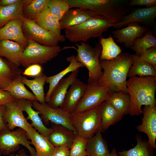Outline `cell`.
I'll return each instance as SVG.
<instances>
[{"instance_id":"obj_1","label":"cell","mask_w":156,"mask_h":156,"mask_svg":"<svg viewBox=\"0 0 156 156\" xmlns=\"http://www.w3.org/2000/svg\"><path fill=\"white\" fill-rule=\"evenodd\" d=\"M133 59V55L125 53L112 60H100L102 72L98 83L108 87L114 92L128 93L127 78Z\"/></svg>"},{"instance_id":"obj_2","label":"cell","mask_w":156,"mask_h":156,"mask_svg":"<svg viewBox=\"0 0 156 156\" xmlns=\"http://www.w3.org/2000/svg\"><path fill=\"white\" fill-rule=\"evenodd\" d=\"M127 86L131 99L129 114L131 116L141 114L142 105H156V77H131L127 81Z\"/></svg>"},{"instance_id":"obj_3","label":"cell","mask_w":156,"mask_h":156,"mask_svg":"<svg viewBox=\"0 0 156 156\" xmlns=\"http://www.w3.org/2000/svg\"><path fill=\"white\" fill-rule=\"evenodd\" d=\"M116 23L112 20L99 16L65 29L64 36L72 42H86L91 38L103 37V33Z\"/></svg>"},{"instance_id":"obj_4","label":"cell","mask_w":156,"mask_h":156,"mask_svg":"<svg viewBox=\"0 0 156 156\" xmlns=\"http://www.w3.org/2000/svg\"><path fill=\"white\" fill-rule=\"evenodd\" d=\"M75 44L77 48L74 47L72 48L77 51L76 59L85 66L88 71V83L97 82L102 72L100 59L102 50L101 45L99 43L92 47L84 42Z\"/></svg>"},{"instance_id":"obj_5","label":"cell","mask_w":156,"mask_h":156,"mask_svg":"<svg viewBox=\"0 0 156 156\" xmlns=\"http://www.w3.org/2000/svg\"><path fill=\"white\" fill-rule=\"evenodd\" d=\"M71 123L78 136L88 140L102 131L100 105L93 108L70 114Z\"/></svg>"},{"instance_id":"obj_6","label":"cell","mask_w":156,"mask_h":156,"mask_svg":"<svg viewBox=\"0 0 156 156\" xmlns=\"http://www.w3.org/2000/svg\"><path fill=\"white\" fill-rule=\"evenodd\" d=\"M28 40L20 61V65L27 68L33 64L47 63L59 55L62 51L58 45L49 47L38 44L31 40Z\"/></svg>"},{"instance_id":"obj_7","label":"cell","mask_w":156,"mask_h":156,"mask_svg":"<svg viewBox=\"0 0 156 156\" xmlns=\"http://www.w3.org/2000/svg\"><path fill=\"white\" fill-rule=\"evenodd\" d=\"M28 139L27 132L22 129L14 131L6 129L0 133V152L1 154L8 155L18 150L22 145L27 149L31 156H36L35 149L31 146Z\"/></svg>"},{"instance_id":"obj_8","label":"cell","mask_w":156,"mask_h":156,"mask_svg":"<svg viewBox=\"0 0 156 156\" xmlns=\"http://www.w3.org/2000/svg\"><path fill=\"white\" fill-rule=\"evenodd\" d=\"M22 30L24 36L28 40H31L45 46H57L60 42H64L66 39L64 36L54 34L40 26L34 20L25 18L23 20Z\"/></svg>"},{"instance_id":"obj_9","label":"cell","mask_w":156,"mask_h":156,"mask_svg":"<svg viewBox=\"0 0 156 156\" xmlns=\"http://www.w3.org/2000/svg\"><path fill=\"white\" fill-rule=\"evenodd\" d=\"M113 92L108 87L100 85L97 82L87 83L84 93L73 112L83 111L99 106L107 100Z\"/></svg>"},{"instance_id":"obj_10","label":"cell","mask_w":156,"mask_h":156,"mask_svg":"<svg viewBox=\"0 0 156 156\" xmlns=\"http://www.w3.org/2000/svg\"><path fill=\"white\" fill-rule=\"evenodd\" d=\"M32 103L33 108L39 112L45 121L62 125L77 133L71 123L70 114L63 109L53 108L47 103L41 104L37 101H33Z\"/></svg>"},{"instance_id":"obj_11","label":"cell","mask_w":156,"mask_h":156,"mask_svg":"<svg viewBox=\"0 0 156 156\" xmlns=\"http://www.w3.org/2000/svg\"><path fill=\"white\" fill-rule=\"evenodd\" d=\"M23 112L15 99L5 105L4 118L8 129L12 131L18 127L27 132L29 130L32 125L24 116Z\"/></svg>"},{"instance_id":"obj_12","label":"cell","mask_w":156,"mask_h":156,"mask_svg":"<svg viewBox=\"0 0 156 156\" xmlns=\"http://www.w3.org/2000/svg\"><path fill=\"white\" fill-rule=\"evenodd\" d=\"M142 123L136 127L139 132L146 133L153 149L156 148V105L144 106L142 110Z\"/></svg>"},{"instance_id":"obj_13","label":"cell","mask_w":156,"mask_h":156,"mask_svg":"<svg viewBox=\"0 0 156 156\" xmlns=\"http://www.w3.org/2000/svg\"><path fill=\"white\" fill-rule=\"evenodd\" d=\"M148 31L147 27L141 25L139 23H133L126 27L113 31L112 34L117 42L123 43L127 48H131L135 40L142 37Z\"/></svg>"},{"instance_id":"obj_14","label":"cell","mask_w":156,"mask_h":156,"mask_svg":"<svg viewBox=\"0 0 156 156\" xmlns=\"http://www.w3.org/2000/svg\"><path fill=\"white\" fill-rule=\"evenodd\" d=\"M156 17V6L135 10L124 16L121 21L114 23L112 27L120 29L133 23L146 24L153 23Z\"/></svg>"},{"instance_id":"obj_15","label":"cell","mask_w":156,"mask_h":156,"mask_svg":"<svg viewBox=\"0 0 156 156\" xmlns=\"http://www.w3.org/2000/svg\"><path fill=\"white\" fill-rule=\"evenodd\" d=\"M23 19L17 18L13 19L1 27L0 40H8L14 41L20 44L25 48L28 45V40L23 31Z\"/></svg>"},{"instance_id":"obj_16","label":"cell","mask_w":156,"mask_h":156,"mask_svg":"<svg viewBox=\"0 0 156 156\" xmlns=\"http://www.w3.org/2000/svg\"><path fill=\"white\" fill-rule=\"evenodd\" d=\"M79 69L71 72L66 77L62 79L53 90L49 101L47 103L54 108H60L64 102L69 87L77 78Z\"/></svg>"},{"instance_id":"obj_17","label":"cell","mask_w":156,"mask_h":156,"mask_svg":"<svg viewBox=\"0 0 156 156\" xmlns=\"http://www.w3.org/2000/svg\"><path fill=\"white\" fill-rule=\"evenodd\" d=\"M89 10L79 8L70 9L60 21L61 29L80 24L87 20L99 16Z\"/></svg>"},{"instance_id":"obj_18","label":"cell","mask_w":156,"mask_h":156,"mask_svg":"<svg viewBox=\"0 0 156 156\" xmlns=\"http://www.w3.org/2000/svg\"><path fill=\"white\" fill-rule=\"evenodd\" d=\"M87 87L77 78L73 82L68 90L61 108L70 114L73 113L83 96Z\"/></svg>"},{"instance_id":"obj_19","label":"cell","mask_w":156,"mask_h":156,"mask_svg":"<svg viewBox=\"0 0 156 156\" xmlns=\"http://www.w3.org/2000/svg\"><path fill=\"white\" fill-rule=\"evenodd\" d=\"M15 99L23 111L27 114L26 119L31 121L32 126L39 133L48 138L51 132V129L45 126L39 116V112L33 109L32 101L25 99Z\"/></svg>"},{"instance_id":"obj_20","label":"cell","mask_w":156,"mask_h":156,"mask_svg":"<svg viewBox=\"0 0 156 156\" xmlns=\"http://www.w3.org/2000/svg\"><path fill=\"white\" fill-rule=\"evenodd\" d=\"M31 144L34 146L36 156H51L55 146L48 137L39 133L32 126L27 132Z\"/></svg>"},{"instance_id":"obj_21","label":"cell","mask_w":156,"mask_h":156,"mask_svg":"<svg viewBox=\"0 0 156 156\" xmlns=\"http://www.w3.org/2000/svg\"><path fill=\"white\" fill-rule=\"evenodd\" d=\"M51 128V132L48 138L54 146L65 145L70 148L73 140L77 135V133L60 125L52 124Z\"/></svg>"},{"instance_id":"obj_22","label":"cell","mask_w":156,"mask_h":156,"mask_svg":"<svg viewBox=\"0 0 156 156\" xmlns=\"http://www.w3.org/2000/svg\"><path fill=\"white\" fill-rule=\"evenodd\" d=\"M25 49L16 42L8 40H0V57H5L10 62L19 66Z\"/></svg>"},{"instance_id":"obj_23","label":"cell","mask_w":156,"mask_h":156,"mask_svg":"<svg viewBox=\"0 0 156 156\" xmlns=\"http://www.w3.org/2000/svg\"><path fill=\"white\" fill-rule=\"evenodd\" d=\"M19 66L0 57V89L4 90L19 75L23 69Z\"/></svg>"},{"instance_id":"obj_24","label":"cell","mask_w":156,"mask_h":156,"mask_svg":"<svg viewBox=\"0 0 156 156\" xmlns=\"http://www.w3.org/2000/svg\"><path fill=\"white\" fill-rule=\"evenodd\" d=\"M66 60L67 62H70V64L66 68L56 75L47 77L46 82L49 83V86L45 96L46 103L49 101L54 88L66 75L78 69L79 68L84 67L81 63L76 60L75 55L68 57Z\"/></svg>"},{"instance_id":"obj_25","label":"cell","mask_w":156,"mask_h":156,"mask_svg":"<svg viewBox=\"0 0 156 156\" xmlns=\"http://www.w3.org/2000/svg\"><path fill=\"white\" fill-rule=\"evenodd\" d=\"M34 20L45 30L56 35H61L60 21L51 13L47 7L37 15Z\"/></svg>"},{"instance_id":"obj_26","label":"cell","mask_w":156,"mask_h":156,"mask_svg":"<svg viewBox=\"0 0 156 156\" xmlns=\"http://www.w3.org/2000/svg\"><path fill=\"white\" fill-rule=\"evenodd\" d=\"M102 131L120 120L123 115L115 109L107 100L100 105Z\"/></svg>"},{"instance_id":"obj_27","label":"cell","mask_w":156,"mask_h":156,"mask_svg":"<svg viewBox=\"0 0 156 156\" xmlns=\"http://www.w3.org/2000/svg\"><path fill=\"white\" fill-rule=\"evenodd\" d=\"M101 132L99 131L88 140L86 148L87 156H111Z\"/></svg>"},{"instance_id":"obj_28","label":"cell","mask_w":156,"mask_h":156,"mask_svg":"<svg viewBox=\"0 0 156 156\" xmlns=\"http://www.w3.org/2000/svg\"><path fill=\"white\" fill-rule=\"evenodd\" d=\"M133 58L128 77L130 78L138 75L140 77H156V70L151 65L142 60L139 56L136 54L133 55Z\"/></svg>"},{"instance_id":"obj_29","label":"cell","mask_w":156,"mask_h":156,"mask_svg":"<svg viewBox=\"0 0 156 156\" xmlns=\"http://www.w3.org/2000/svg\"><path fill=\"white\" fill-rule=\"evenodd\" d=\"M47 77L42 73L35 77L33 79H29L24 76L21 75V76L23 83L31 89L36 96L37 101L41 104L46 103L44 86L46 83Z\"/></svg>"},{"instance_id":"obj_30","label":"cell","mask_w":156,"mask_h":156,"mask_svg":"<svg viewBox=\"0 0 156 156\" xmlns=\"http://www.w3.org/2000/svg\"><path fill=\"white\" fill-rule=\"evenodd\" d=\"M24 1L25 0H19L10 5H0V28L13 19L24 18L23 9Z\"/></svg>"},{"instance_id":"obj_31","label":"cell","mask_w":156,"mask_h":156,"mask_svg":"<svg viewBox=\"0 0 156 156\" xmlns=\"http://www.w3.org/2000/svg\"><path fill=\"white\" fill-rule=\"evenodd\" d=\"M19 75L3 90L9 92L16 99H25L32 101H37L35 96L25 87Z\"/></svg>"},{"instance_id":"obj_32","label":"cell","mask_w":156,"mask_h":156,"mask_svg":"<svg viewBox=\"0 0 156 156\" xmlns=\"http://www.w3.org/2000/svg\"><path fill=\"white\" fill-rule=\"evenodd\" d=\"M99 44L101 45L102 48L100 61L112 60L117 57L121 53L120 47L115 42L111 35L107 38H101Z\"/></svg>"},{"instance_id":"obj_33","label":"cell","mask_w":156,"mask_h":156,"mask_svg":"<svg viewBox=\"0 0 156 156\" xmlns=\"http://www.w3.org/2000/svg\"><path fill=\"white\" fill-rule=\"evenodd\" d=\"M137 144L133 148L117 153L119 156H154V152L148 140L137 136Z\"/></svg>"},{"instance_id":"obj_34","label":"cell","mask_w":156,"mask_h":156,"mask_svg":"<svg viewBox=\"0 0 156 156\" xmlns=\"http://www.w3.org/2000/svg\"><path fill=\"white\" fill-rule=\"evenodd\" d=\"M107 101L123 115L129 114L131 105V99L128 93L120 91L114 92Z\"/></svg>"},{"instance_id":"obj_35","label":"cell","mask_w":156,"mask_h":156,"mask_svg":"<svg viewBox=\"0 0 156 156\" xmlns=\"http://www.w3.org/2000/svg\"><path fill=\"white\" fill-rule=\"evenodd\" d=\"M49 0H25L23 12L24 18L34 20L47 7Z\"/></svg>"},{"instance_id":"obj_36","label":"cell","mask_w":156,"mask_h":156,"mask_svg":"<svg viewBox=\"0 0 156 156\" xmlns=\"http://www.w3.org/2000/svg\"><path fill=\"white\" fill-rule=\"evenodd\" d=\"M156 47V38L151 31H148L141 37L135 39L131 48L139 55L145 50Z\"/></svg>"},{"instance_id":"obj_37","label":"cell","mask_w":156,"mask_h":156,"mask_svg":"<svg viewBox=\"0 0 156 156\" xmlns=\"http://www.w3.org/2000/svg\"><path fill=\"white\" fill-rule=\"evenodd\" d=\"M47 7L51 13L59 21L70 8L66 0H49Z\"/></svg>"},{"instance_id":"obj_38","label":"cell","mask_w":156,"mask_h":156,"mask_svg":"<svg viewBox=\"0 0 156 156\" xmlns=\"http://www.w3.org/2000/svg\"><path fill=\"white\" fill-rule=\"evenodd\" d=\"M87 140L77 135L70 147L69 156H87L86 148Z\"/></svg>"},{"instance_id":"obj_39","label":"cell","mask_w":156,"mask_h":156,"mask_svg":"<svg viewBox=\"0 0 156 156\" xmlns=\"http://www.w3.org/2000/svg\"><path fill=\"white\" fill-rule=\"evenodd\" d=\"M139 56L141 59L151 65L156 70V47L145 50Z\"/></svg>"},{"instance_id":"obj_40","label":"cell","mask_w":156,"mask_h":156,"mask_svg":"<svg viewBox=\"0 0 156 156\" xmlns=\"http://www.w3.org/2000/svg\"><path fill=\"white\" fill-rule=\"evenodd\" d=\"M42 68L40 64H33L27 67L22 74L23 75L35 77L42 73Z\"/></svg>"},{"instance_id":"obj_41","label":"cell","mask_w":156,"mask_h":156,"mask_svg":"<svg viewBox=\"0 0 156 156\" xmlns=\"http://www.w3.org/2000/svg\"><path fill=\"white\" fill-rule=\"evenodd\" d=\"M129 6H145L146 8L156 6V0H132L129 1Z\"/></svg>"},{"instance_id":"obj_42","label":"cell","mask_w":156,"mask_h":156,"mask_svg":"<svg viewBox=\"0 0 156 156\" xmlns=\"http://www.w3.org/2000/svg\"><path fill=\"white\" fill-rule=\"evenodd\" d=\"M70 148L65 145L55 146L51 156H69Z\"/></svg>"},{"instance_id":"obj_43","label":"cell","mask_w":156,"mask_h":156,"mask_svg":"<svg viewBox=\"0 0 156 156\" xmlns=\"http://www.w3.org/2000/svg\"><path fill=\"white\" fill-rule=\"evenodd\" d=\"M15 99L9 92L0 89V105H6Z\"/></svg>"},{"instance_id":"obj_44","label":"cell","mask_w":156,"mask_h":156,"mask_svg":"<svg viewBox=\"0 0 156 156\" xmlns=\"http://www.w3.org/2000/svg\"><path fill=\"white\" fill-rule=\"evenodd\" d=\"M5 107V105H0V133L7 129L4 118Z\"/></svg>"},{"instance_id":"obj_45","label":"cell","mask_w":156,"mask_h":156,"mask_svg":"<svg viewBox=\"0 0 156 156\" xmlns=\"http://www.w3.org/2000/svg\"><path fill=\"white\" fill-rule=\"evenodd\" d=\"M19 0H0V5L5 6L10 5L16 3Z\"/></svg>"},{"instance_id":"obj_46","label":"cell","mask_w":156,"mask_h":156,"mask_svg":"<svg viewBox=\"0 0 156 156\" xmlns=\"http://www.w3.org/2000/svg\"><path fill=\"white\" fill-rule=\"evenodd\" d=\"M11 156H28L26 153L25 150L23 149H21L18 151V153L16 155H12Z\"/></svg>"},{"instance_id":"obj_47","label":"cell","mask_w":156,"mask_h":156,"mask_svg":"<svg viewBox=\"0 0 156 156\" xmlns=\"http://www.w3.org/2000/svg\"><path fill=\"white\" fill-rule=\"evenodd\" d=\"M110 153L111 156H118L115 148H114Z\"/></svg>"},{"instance_id":"obj_48","label":"cell","mask_w":156,"mask_h":156,"mask_svg":"<svg viewBox=\"0 0 156 156\" xmlns=\"http://www.w3.org/2000/svg\"><path fill=\"white\" fill-rule=\"evenodd\" d=\"M1 153L0 152V156H1Z\"/></svg>"}]
</instances>
